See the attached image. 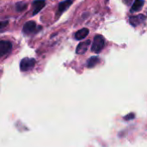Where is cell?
Here are the masks:
<instances>
[{
  "instance_id": "6da1fadb",
  "label": "cell",
  "mask_w": 147,
  "mask_h": 147,
  "mask_svg": "<svg viewBox=\"0 0 147 147\" xmlns=\"http://www.w3.org/2000/svg\"><path fill=\"white\" fill-rule=\"evenodd\" d=\"M105 46V40L102 35H96L93 40V44L91 47L92 52L98 53H100Z\"/></svg>"
},
{
  "instance_id": "7a4b0ae2",
  "label": "cell",
  "mask_w": 147,
  "mask_h": 147,
  "mask_svg": "<svg viewBox=\"0 0 147 147\" xmlns=\"http://www.w3.org/2000/svg\"><path fill=\"white\" fill-rule=\"evenodd\" d=\"M35 59L31 58H24L21 60L20 63V69L22 71H27L31 70L35 65Z\"/></svg>"
},
{
  "instance_id": "3957f363",
  "label": "cell",
  "mask_w": 147,
  "mask_h": 147,
  "mask_svg": "<svg viewBox=\"0 0 147 147\" xmlns=\"http://www.w3.org/2000/svg\"><path fill=\"white\" fill-rule=\"evenodd\" d=\"M12 48L11 42L8 40H0V57L7 54Z\"/></svg>"
},
{
  "instance_id": "277c9868",
  "label": "cell",
  "mask_w": 147,
  "mask_h": 147,
  "mask_svg": "<svg viewBox=\"0 0 147 147\" xmlns=\"http://www.w3.org/2000/svg\"><path fill=\"white\" fill-rule=\"evenodd\" d=\"M35 28H36V23L34 21H29L24 24L22 28V32L25 34H30L35 30Z\"/></svg>"
},
{
  "instance_id": "5b68a950",
  "label": "cell",
  "mask_w": 147,
  "mask_h": 147,
  "mask_svg": "<svg viewBox=\"0 0 147 147\" xmlns=\"http://www.w3.org/2000/svg\"><path fill=\"white\" fill-rule=\"evenodd\" d=\"M34 5V10H33V16L38 14L46 5V1L45 0H35L33 3Z\"/></svg>"
},
{
  "instance_id": "8992f818",
  "label": "cell",
  "mask_w": 147,
  "mask_h": 147,
  "mask_svg": "<svg viewBox=\"0 0 147 147\" xmlns=\"http://www.w3.org/2000/svg\"><path fill=\"white\" fill-rule=\"evenodd\" d=\"M90 44V40H85V41H83L81 43H79L77 47V49H76V53L78 54H84L87 50H88V47Z\"/></svg>"
},
{
  "instance_id": "52a82bcc",
  "label": "cell",
  "mask_w": 147,
  "mask_h": 147,
  "mask_svg": "<svg viewBox=\"0 0 147 147\" xmlns=\"http://www.w3.org/2000/svg\"><path fill=\"white\" fill-rule=\"evenodd\" d=\"M145 20H146V16L144 15H139V16H131L129 18V22H130L131 25H133L134 27H136V26L140 25Z\"/></svg>"
},
{
  "instance_id": "ba28073f",
  "label": "cell",
  "mask_w": 147,
  "mask_h": 147,
  "mask_svg": "<svg viewBox=\"0 0 147 147\" xmlns=\"http://www.w3.org/2000/svg\"><path fill=\"white\" fill-rule=\"evenodd\" d=\"M72 1L71 0H65L64 2H61L59 4V8H58V15H61L63 12H65L67 9H69V7L71 5Z\"/></svg>"
},
{
  "instance_id": "9c48e42d",
  "label": "cell",
  "mask_w": 147,
  "mask_h": 147,
  "mask_svg": "<svg viewBox=\"0 0 147 147\" xmlns=\"http://www.w3.org/2000/svg\"><path fill=\"white\" fill-rule=\"evenodd\" d=\"M89 34V29L88 28H82L80 30H78V32H76L75 34V38L78 40L84 39L87 35Z\"/></svg>"
},
{
  "instance_id": "30bf717a",
  "label": "cell",
  "mask_w": 147,
  "mask_h": 147,
  "mask_svg": "<svg viewBox=\"0 0 147 147\" xmlns=\"http://www.w3.org/2000/svg\"><path fill=\"white\" fill-rule=\"evenodd\" d=\"M144 0H135L134 3H133L132 5V8H131V11H134V12H137V11H140L143 5H144Z\"/></svg>"
},
{
  "instance_id": "8fae6325",
  "label": "cell",
  "mask_w": 147,
  "mask_h": 147,
  "mask_svg": "<svg viewBox=\"0 0 147 147\" xmlns=\"http://www.w3.org/2000/svg\"><path fill=\"white\" fill-rule=\"evenodd\" d=\"M100 59L98 57H91L90 59H88L87 61V67L89 68H92L94 66H96L98 63H99Z\"/></svg>"
},
{
  "instance_id": "7c38bea8",
  "label": "cell",
  "mask_w": 147,
  "mask_h": 147,
  "mask_svg": "<svg viewBox=\"0 0 147 147\" xmlns=\"http://www.w3.org/2000/svg\"><path fill=\"white\" fill-rule=\"evenodd\" d=\"M27 7H28V4L26 3H22V2H19V3H17L16 4V9L17 11H22Z\"/></svg>"
},
{
  "instance_id": "4fadbf2b",
  "label": "cell",
  "mask_w": 147,
  "mask_h": 147,
  "mask_svg": "<svg viewBox=\"0 0 147 147\" xmlns=\"http://www.w3.org/2000/svg\"><path fill=\"white\" fill-rule=\"evenodd\" d=\"M9 24L8 21H3V22H0V28H3L4 27H6Z\"/></svg>"
},
{
  "instance_id": "5bb4252c",
  "label": "cell",
  "mask_w": 147,
  "mask_h": 147,
  "mask_svg": "<svg viewBox=\"0 0 147 147\" xmlns=\"http://www.w3.org/2000/svg\"><path fill=\"white\" fill-rule=\"evenodd\" d=\"M122 1H123V3H124L125 4H127V5H130L134 0H122Z\"/></svg>"
}]
</instances>
